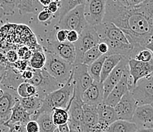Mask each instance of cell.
<instances>
[{
    "instance_id": "obj_1",
    "label": "cell",
    "mask_w": 153,
    "mask_h": 132,
    "mask_svg": "<svg viewBox=\"0 0 153 132\" xmlns=\"http://www.w3.org/2000/svg\"><path fill=\"white\" fill-rule=\"evenodd\" d=\"M102 22H111L122 30L133 48V57L142 49L152 51L153 0L127 8L117 0H108Z\"/></svg>"
},
{
    "instance_id": "obj_2",
    "label": "cell",
    "mask_w": 153,
    "mask_h": 132,
    "mask_svg": "<svg viewBox=\"0 0 153 132\" xmlns=\"http://www.w3.org/2000/svg\"><path fill=\"white\" fill-rule=\"evenodd\" d=\"M74 92V85L72 75L69 80L60 88L47 94L42 100L41 108L31 114L30 120L35 121L39 115L42 113H52L54 109H66L69 105Z\"/></svg>"
},
{
    "instance_id": "obj_3",
    "label": "cell",
    "mask_w": 153,
    "mask_h": 132,
    "mask_svg": "<svg viewBox=\"0 0 153 132\" xmlns=\"http://www.w3.org/2000/svg\"><path fill=\"white\" fill-rule=\"evenodd\" d=\"M46 63L44 69L58 83L63 85L72 74V65L49 51H45Z\"/></svg>"
},
{
    "instance_id": "obj_4",
    "label": "cell",
    "mask_w": 153,
    "mask_h": 132,
    "mask_svg": "<svg viewBox=\"0 0 153 132\" xmlns=\"http://www.w3.org/2000/svg\"><path fill=\"white\" fill-rule=\"evenodd\" d=\"M100 42L99 37L94 26L87 24L79 34L78 40L73 44L76 50V59L73 65L82 64L83 55L90 49L96 46Z\"/></svg>"
},
{
    "instance_id": "obj_5",
    "label": "cell",
    "mask_w": 153,
    "mask_h": 132,
    "mask_svg": "<svg viewBox=\"0 0 153 132\" xmlns=\"http://www.w3.org/2000/svg\"><path fill=\"white\" fill-rule=\"evenodd\" d=\"M27 82L36 87L37 97L42 100L47 94L58 90L62 86L51 77L44 69L34 70V77Z\"/></svg>"
},
{
    "instance_id": "obj_6",
    "label": "cell",
    "mask_w": 153,
    "mask_h": 132,
    "mask_svg": "<svg viewBox=\"0 0 153 132\" xmlns=\"http://www.w3.org/2000/svg\"><path fill=\"white\" fill-rule=\"evenodd\" d=\"M84 16V4L76 7L64 15L58 22L59 29L66 30H75L80 34L87 26Z\"/></svg>"
},
{
    "instance_id": "obj_7",
    "label": "cell",
    "mask_w": 153,
    "mask_h": 132,
    "mask_svg": "<svg viewBox=\"0 0 153 132\" xmlns=\"http://www.w3.org/2000/svg\"><path fill=\"white\" fill-rule=\"evenodd\" d=\"M72 78L74 85L73 97L81 99L83 93L92 84L94 80L88 72V66L83 64L72 65Z\"/></svg>"
},
{
    "instance_id": "obj_8",
    "label": "cell",
    "mask_w": 153,
    "mask_h": 132,
    "mask_svg": "<svg viewBox=\"0 0 153 132\" xmlns=\"http://www.w3.org/2000/svg\"><path fill=\"white\" fill-rule=\"evenodd\" d=\"M133 96L137 106L152 105L153 103V78L152 74L140 79L134 87L129 91Z\"/></svg>"
},
{
    "instance_id": "obj_9",
    "label": "cell",
    "mask_w": 153,
    "mask_h": 132,
    "mask_svg": "<svg viewBox=\"0 0 153 132\" xmlns=\"http://www.w3.org/2000/svg\"><path fill=\"white\" fill-rule=\"evenodd\" d=\"M107 1L108 0H86L84 4V16L88 24L96 26L102 22Z\"/></svg>"
},
{
    "instance_id": "obj_10",
    "label": "cell",
    "mask_w": 153,
    "mask_h": 132,
    "mask_svg": "<svg viewBox=\"0 0 153 132\" xmlns=\"http://www.w3.org/2000/svg\"><path fill=\"white\" fill-rule=\"evenodd\" d=\"M132 87V80L129 74V68L123 73L121 79L118 84L112 89L110 94L104 101V104L111 107H114L122 97L130 90Z\"/></svg>"
},
{
    "instance_id": "obj_11",
    "label": "cell",
    "mask_w": 153,
    "mask_h": 132,
    "mask_svg": "<svg viewBox=\"0 0 153 132\" xmlns=\"http://www.w3.org/2000/svg\"><path fill=\"white\" fill-rule=\"evenodd\" d=\"M99 37L100 42L103 40H115L126 44H130L122 30L111 22H101L94 26Z\"/></svg>"
},
{
    "instance_id": "obj_12",
    "label": "cell",
    "mask_w": 153,
    "mask_h": 132,
    "mask_svg": "<svg viewBox=\"0 0 153 132\" xmlns=\"http://www.w3.org/2000/svg\"><path fill=\"white\" fill-rule=\"evenodd\" d=\"M152 62H141L133 59H129L128 68H129V74H130V78L132 80V87H130V90L135 87L136 83L140 79L145 78L152 74Z\"/></svg>"
},
{
    "instance_id": "obj_13",
    "label": "cell",
    "mask_w": 153,
    "mask_h": 132,
    "mask_svg": "<svg viewBox=\"0 0 153 132\" xmlns=\"http://www.w3.org/2000/svg\"><path fill=\"white\" fill-rule=\"evenodd\" d=\"M128 61L129 59L123 57L116 67L113 69L108 77L103 82V90H104V101L110 94L112 89L118 84L120 80L123 73L128 69Z\"/></svg>"
},
{
    "instance_id": "obj_14",
    "label": "cell",
    "mask_w": 153,
    "mask_h": 132,
    "mask_svg": "<svg viewBox=\"0 0 153 132\" xmlns=\"http://www.w3.org/2000/svg\"><path fill=\"white\" fill-rule=\"evenodd\" d=\"M136 107V101L132 94L128 91L114 108L119 120L132 122Z\"/></svg>"
},
{
    "instance_id": "obj_15",
    "label": "cell",
    "mask_w": 153,
    "mask_h": 132,
    "mask_svg": "<svg viewBox=\"0 0 153 132\" xmlns=\"http://www.w3.org/2000/svg\"><path fill=\"white\" fill-rule=\"evenodd\" d=\"M46 51L53 52L71 65H73L76 59L74 45L67 41L64 43H58L56 40L51 41Z\"/></svg>"
},
{
    "instance_id": "obj_16",
    "label": "cell",
    "mask_w": 153,
    "mask_h": 132,
    "mask_svg": "<svg viewBox=\"0 0 153 132\" xmlns=\"http://www.w3.org/2000/svg\"><path fill=\"white\" fill-rule=\"evenodd\" d=\"M132 122L138 129H153V108L152 105L137 106Z\"/></svg>"
},
{
    "instance_id": "obj_17",
    "label": "cell",
    "mask_w": 153,
    "mask_h": 132,
    "mask_svg": "<svg viewBox=\"0 0 153 132\" xmlns=\"http://www.w3.org/2000/svg\"><path fill=\"white\" fill-rule=\"evenodd\" d=\"M4 94L0 98V121L3 125L9 120L15 102L19 100L16 90L3 88Z\"/></svg>"
},
{
    "instance_id": "obj_18",
    "label": "cell",
    "mask_w": 153,
    "mask_h": 132,
    "mask_svg": "<svg viewBox=\"0 0 153 132\" xmlns=\"http://www.w3.org/2000/svg\"><path fill=\"white\" fill-rule=\"evenodd\" d=\"M83 103L91 106H98L104 103L103 83L94 81L82 96Z\"/></svg>"
},
{
    "instance_id": "obj_19",
    "label": "cell",
    "mask_w": 153,
    "mask_h": 132,
    "mask_svg": "<svg viewBox=\"0 0 153 132\" xmlns=\"http://www.w3.org/2000/svg\"><path fill=\"white\" fill-rule=\"evenodd\" d=\"M101 42H104L108 46V52L105 55H120L130 59L133 58V48L130 44H126L123 43L115 41V40H103Z\"/></svg>"
},
{
    "instance_id": "obj_20",
    "label": "cell",
    "mask_w": 153,
    "mask_h": 132,
    "mask_svg": "<svg viewBox=\"0 0 153 132\" xmlns=\"http://www.w3.org/2000/svg\"><path fill=\"white\" fill-rule=\"evenodd\" d=\"M98 122L97 107L83 105V121L82 125V132H91L93 128Z\"/></svg>"
},
{
    "instance_id": "obj_21",
    "label": "cell",
    "mask_w": 153,
    "mask_h": 132,
    "mask_svg": "<svg viewBox=\"0 0 153 132\" xmlns=\"http://www.w3.org/2000/svg\"><path fill=\"white\" fill-rule=\"evenodd\" d=\"M30 115H31V114L28 113L27 111H25L22 108L19 100H18L15 102V105H14L13 109H12L10 118L5 123L9 124L15 123V122H20V123L24 124V125H26L29 121H30Z\"/></svg>"
},
{
    "instance_id": "obj_22",
    "label": "cell",
    "mask_w": 153,
    "mask_h": 132,
    "mask_svg": "<svg viewBox=\"0 0 153 132\" xmlns=\"http://www.w3.org/2000/svg\"><path fill=\"white\" fill-rule=\"evenodd\" d=\"M124 56L120 55H112L105 56V59L103 63L102 69H101V76H100V82L103 83L105 79L108 77L113 69L116 67L120 61Z\"/></svg>"
},
{
    "instance_id": "obj_23",
    "label": "cell",
    "mask_w": 153,
    "mask_h": 132,
    "mask_svg": "<svg viewBox=\"0 0 153 132\" xmlns=\"http://www.w3.org/2000/svg\"><path fill=\"white\" fill-rule=\"evenodd\" d=\"M97 112H98V120L102 121L104 123L108 124V125L114 122L115 121L118 120L117 115L114 107L103 103L97 106Z\"/></svg>"
},
{
    "instance_id": "obj_24",
    "label": "cell",
    "mask_w": 153,
    "mask_h": 132,
    "mask_svg": "<svg viewBox=\"0 0 153 132\" xmlns=\"http://www.w3.org/2000/svg\"><path fill=\"white\" fill-rule=\"evenodd\" d=\"M137 127L132 122L123 120H117L108 126L104 132H135Z\"/></svg>"
},
{
    "instance_id": "obj_25",
    "label": "cell",
    "mask_w": 153,
    "mask_h": 132,
    "mask_svg": "<svg viewBox=\"0 0 153 132\" xmlns=\"http://www.w3.org/2000/svg\"><path fill=\"white\" fill-rule=\"evenodd\" d=\"M42 99L39 98L37 96L26 97V98H19V101L24 109L28 113L33 114L34 112L41 108L42 105Z\"/></svg>"
},
{
    "instance_id": "obj_26",
    "label": "cell",
    "mask_w": 153,
    "mask_h": 132,
    "mask_svg": "<svg viewBox=\"0 0 153 132\" xmlns=\"http://www.w3.org/2000/svg\"><path fill=\"white\" fill-rule=\"evenodd\" d=\"M40 128V132H54L56 126L54 125L51 113H42L36 119Z\"/></svg>"
},
{
    "instance_id": "obj_27",
    "label": "cell",
    "mask_w": 153,
    "mask_h": 132,
    "mask_svg": "<svg viewBox=\"0 0 153 132\" xmlns=\"http://www.w3.org/2000/svg\"><path fill=\"white\" fill-rule=\"evenodd\" d=\"M39 5H41L39 3L38 0H19L18 9L21 15L27 13L37 14L40 11Z\"/></svg>"
},
{
    "instance_id": "obj_28",
    "label": "cell",
    "mask_w": 153,
    "mask_h": 132,
    "mask_svg": "<svg viewBox=\"0 0 153 132\" xmlns=\"http://www.w3.org/2000/svg\"><path fill=\"white\" fill-rule=\"evenodd\" d=\"M46 63V55L44 52L36 50L32 53L31 57L28 60V66L34 70L43 69Z\"/></svg>"
},
{
    "instance_id": "obj_29",
    "label": "cell",
    "mask_w": 153,
    "mask_h": 132,
    "mask_svg": "<svg viewBox=\"0 0 153 132\" xmlns=\"http://www.w3.org/2000/svg\"><path fill=\"white\" fill-rule=\"evenodd\" d=\"M104 59H105V55H101L97 60L88 66V72L94 81L100 82V76H101V69H102Z\"/></svg>"
},
{
    "instance_id": "obj_30",
    "label": "cell",
    "mask_w": 153,
    "mask_h": 132,
    "mask_svg": "<svg viewBox=\"0 0 153 132\" xmlns=\"http://www.w3.org/2000/svg\"><path fill=\"white\" fill-rule=\"evenodd\" d=\"M86 0H61L60 7L58 12L59 20L62 18L67 12L75 9L76 7L85 4Z\"/></svg>"
},
{
    "instance_id": "obj_31",
    "label": "cell",
    "mask_w": 153,
    "mask_h": 132,
    "mask_svg": "<svg viewBox=\"0 0 153 132\" xmlns=\"http://www.w3.org/2000/svg\"><path fill=\"white\" fill-rule=\"evenodd\" d=\"M16 93L20 98H26V97L37 96V90L36 87L34 85L25 81L21 83L18 86Z\"/></svg>"
},
{
    "instance_id": "obj_32",
    "label": "cell",
    "mask_w": 153,
    "mask_h": 132,
    "mask_svg": "<svg viewBox=\"0 0 153 132\" xmlns=\"http://www.w3.org/2000/svg\"><path fill=\"white\" fill-rule=\"evenodd\" d=\"M51 115H52L53 122L56 127L61 125L68 123L69 114L66 109H60V108L54 109L52 111Z\"/></svg>"
},
{
    "instance_id": "obj_33",
    "label": "cell",
    "mask_w": 153,
    "mask_h": 132,
    "mask_svg": "<svg viewBox=\"0 0 153 132\" xmlns=\"http://www.w3.org/2000/svg\"><path fill=\"white\" fill-rule=\"evenodd\" d=\"M101 55H103L98 51V47L96 46L90 49L89 50H88L86 52H85L82 57V64L88 66L91 63H93L94 61L97 60L98 58H100Z\"/></svg>"
},
{
    "instance_id": "obj_34",
    "label": "cell",
    "mask_w": 153,
    "mask_h": 132,
    "mask_svg": "<svg viewBox=\"0 0 153 132\" xmlns=\"http://www.w3.org/2000/svg\"><path fill=\"white\" fill-rule=\"evenodd\" d=\"M19 0H0V8L4 15H13L18 9Z\"/></svg>"
},
{
    "instance_id": "obj_35",
    "label": "cell",
    "mask_w": 153,
    "mask_h": 132,
    "mask_svg": "<svg viewBox=\"0 0 153 132\" xmlns=\"http://www.w3.org/2000/svg\"><path fill=\"white\" fill-rule=\"evenodd\" d=\"M133 59L141 62H152V51L148 49H142L135 54Z\"/></svg>"
},
{
    "instance_id": "obj_36",
    "label": "cell",
    "mask_w": 153,
    "mask_h": 132,
    "mask_svg": "<svg viewBox=\"0 0 153 132\" xmlns=\"http://www.w3.org/2000/svg\"><path fill=\"white\" fill-rule=\"evenodd\" d=\"M11 66L12 67V69L17 72L18 73L21 74L22 72L25 70L27 67H28V61H25L24 59H19V60L16 61L15 63L12 64Z\"/></svg>"
},
{
    "instance_id": "obj_37",
    "label": "cell",
    "mask_w": 153,
    "mask_h": 132,
    "mask_svg": "<svg viewBox=\"0 0 153 132\" xmlns=\"http://www.w3.org/2000/svg\"><path fill=\"white\" fill-rule=\"evenodd\" d=\"M52 14L47 10L46 8H44L41 12H39L37 13V18L39 22H41V23H46L47 21H50L52 19Z\"/></svg>"
},
{
    "instance_id": "obj_38",
    "label": "cell",
    "mask_w": 153,
    "mask_h": 132,
    "mask_svg": "<svg viewBox=\"0 0 153 132\" xmlns=\"http://www.w3.org/2000/svg\"><path fill=\"white\" fill-rule=\"evenodd\" d=\"M4 125L9 128V132H26L25 125L20 122L3 124Z\"/></svg>"
},
{
    "instance_id": "obj_39",
    "label": "cell",
    "mask_w": 153,
    "mask_h": 132,
    "mask_svg": "<svg viewBox=\"0 0 153 132\" xmlns=\"http://www.w3.org/2000/svg\"><path fill=\"white\" fill-rule=\"evenodd\" d=\"M5 53V57H6L7 62H9V64L12 65V64L15 63L16 61L19 60V56H18L17 51L15 49H9Z\"/></svg>"
},
{
    "instance_id": "obj_40",
    "label": "cell",
    "mask_w": 153,
    "mask_h": 132,
    "mask_svg": "<svg viewBox=\"0 0 153 132\" xmlns=\"http://www.w3.org/2000/svg\"><path fill=\"white\" fill-rule=\"evenodd\" d=\"M34 69H30V68L28 66L25 70L21 73V77H22V79L24 80V81L27 82L28 81V80H30V79H32V77H34Z\"/></svg>"
},
{
    "instance_id": "obj_41",
    "label": "cell",
    "mask_w": 153,
    "mask_h": 132,
    "mask_svg": "<svg viewBox=\"0 0 153 132\" xmlns=\"http://www.w3.org/2000/svg\"><path fill=\"white\" fill-rule=\"evenodd\" d=\"M26 132H40V128L36 121L30 120L25 125Z\"/></svg>"
},
{
    "instance_id": "obj_42",
    "label": "cell",
    "mask_w": 153,
    "mask_h": 132,
    "mask_svg": "<svg viewBox=\"0 0 153 132\" xmlns=\"http://www.w3.org/2000/svg\"><path fill=\"white\" fill-rule=\"evenodd\" d=\"M117 1L123 6L127 7V8H132V7L136 6V5L141 4L145 0H117Z\"/></svg>"
},
{
    "instance_id": "obj_43",
    "label": "cell",
    "mask_w": 153,
    "mask_h": 132,
    "mask_svg": "<svg viewBox=\"0 0 153 132\" xmlns=\"http://www.w3.org/2000/svg\"><path fill=\"white\" fill-rule=\"evenodd\" d=\"M69 30H58L56 33L55 39L56 41H57L58 43H64L66 42V37H67V34Z\"/></svg>"
},
{
    "instance_id": "obj_44",
    "label": "cell",
    "mask_w": 153,
    "mask_h": 132,
    "mask_svg": "<svg viewBox=\"0 0 153 132\" xmlns=\"http://www.w3.org/2000/svg\"><path fill=\"white\" fill-rule=\"evenodd\" d=\"M60 7V2H56V1H51V3L45 7L47 10L49 11L52 15H54L56 13H58Z\"/></svg>"
},
{
    "instance_id": "obj_45",
    "label": "cell",
    "mask_w": 153,
    "mask_h": 132,
    "mask_svg": "<svg viewBox=\"0 0 153 132\" xmlns=\"http://www.w3.org/2000/svg\"><path fill=\"white\" fill-rule=\"evenodd\" d=\"M79 37V34L75 30H69L66 37V41L70 44H75L78 40Z\"/></svg>"
},
{
    "instance_id": "obj_46",
    "label": "cell",
    "mask_w": 153,
    "mask_h": 132,
    "mask_svg": "<svg viewBox=\"0 0 153 132\" xmlns=\"http://www.w3.org/2000/svg\"><path fill=\"white\" fill-rule=\"evenodd\" d=\"M98 49L102 55H105L108 52V46L104 42H99V44L97 45Z\"/></svg>"
},
{
    "instance_id": "obj_47",
    "label": "cell",
    "mask_w": 153,
    "mask_h": 132,
    "mask_svg": "<svg viewBox=\"0 0 153 132\" xmlns=\"http://www.w3.org/2000/svg\"><path fill=\"white\" fill-rule=\"evenodd\" d=\"M16 51H17L19 59H22L24 58V56L25 55V54L29 51V49L27 48V46H23L19 47V48L18 49V50Z\"/></svg>"
},
{
    "instance_id": "obj_48",
    "label": "cell",
    "mask_w": 153,
    "mask_h": 132,
    "mask_svg": "<svg viewBox=\"0 0 153 132\" xmlns=\"http://www.w3.org/2000/svg\"><path fill=\"white\" fill-rule=\"evenodd\" d=\"M9 62H7L6 57H5V53L0 49V65L6 67L7 65H9Z\"/></svg>"
},
{
    "instance_id": "obj_49",
    "label": "cell",
    "mask_w": 153,
    "mask_h": 132,
    "mask_svg": "<svg viewBox=\"0 0 153 132\" xmlns=\"http://www.w3.org/2000/svg\"><path fill=\"white\" fill-rule=\"evenodd\" d=\"M56 128H57L58 131L59 132H70L68 123L57 126V127H56Z\"/></svg>"
},
{
    "instance_id": "obj_50",
    "label": "cell",
    "mask_w": 153,
    "mask_h": 132,
    "mask_svg": "<svg viewBox=\"0 0 153 132\" xmlns=\"http://www.w3.org/2000/svg\"><path fill=\"white\" fill-rule=\"evenodd\" d=\"M38 2L44 8H45V7H47V5L51 3V0H38Z\"/></svg>"
},
{
    "instance_id": "obj_51",
    "label": "cell",
    "mask_w": 153,
    "mask_h": 132,
    "mask_svg": "<svg viewBox=\"0 0 153 132\" xmlns=\"http://www.w3.org/2000/svg\"><path fill=\"white\" fill-rule=\"evenodd\" d=\"M5 69H6V67H3V66H1V65H0V79H2V77H3V74L5 72Z\"/></svg>"
},
{
    "instance_id": "obj_52",
    "label": "cell",
    "mask_w": 153,
    "mask_h": 132,
    "mask_svg": "<svg viewBox=\"0 0 153 132\" xmlns=\"http://www.w3.org/2000/svg\"><path fill=\"white\" fill-rule=\"evenodd\" d=\"M135 132H153V129H137Z\"/></svg>"
},
{
    "instance_id": "obj_53",
    "label": "cell",
    "mask_w": 153,
    "mask_h": 132,
    "mask_svg": "<svg viewBox=\"0 0 153 132\" xmlns=\"http://www.w3.org/2000/svg\"><path fill=\"white\" fill-rule=\"evenodd\" d=\"M3 94H4V89L1 87V85H0V98L3 96Z\"/></svg>"
},
{
    "instance_id": "obj_54",
    "label": "cell",
    "mask_w": 153,
    "mask_h": 132,
    "mask_svg": "<svg viewBox=\"0 0 153 132\" xmlns=\"http://www.w3.org/2000/svg\"><path fill=\"white\" fill-rule=\"evenodd\" d=\"M4 16V13H3V11H2V9L0 8V20L2 19V18Z\"/></svg>"
},
{
    "instance_id": "obj_55",
    "label": "cell",
    "mask_w": 153,
    "mask_h": 132,
    "mask_svg": "<svg viewBox=\"0 0 153 132\" xmlns=\"http://www.w3.org/2000/svg\"><path fill=\"white\" fill-rule=\"evenodd\" d=\"M54 132H59V131H58L57 128H56V130H55V131H54Z\"/></svg>"
},
{
    "instance_id": "obj_56",
    "label": "cell",
    "mask_w": 153,
    "mask_h": 132,
    "mask_svg": "<svg viewBox=\"0 0 153 132\" xmlns=\"http://www.w3.org/2000/svg\"><path fill=\"white\" fill-rule=\"evenodd\" d=\"M2 125V122H1V121H0V125Z\"/></svg>"
},
{
    "instance_id": "obj_57",
    "label": "cell",
    "mask_w": 153,
    "mask_h": 132,
    "mask_svg": "<svg viewBox=\"0 0 153 132\" xmlns=\"http://www.w3.org/2000/svg\"><path fill=\"white\" fill-rule=\"evenodd\" d=\"M1 80H2V79H0V81H1Z\"/></svg>"
}]
</instances>
